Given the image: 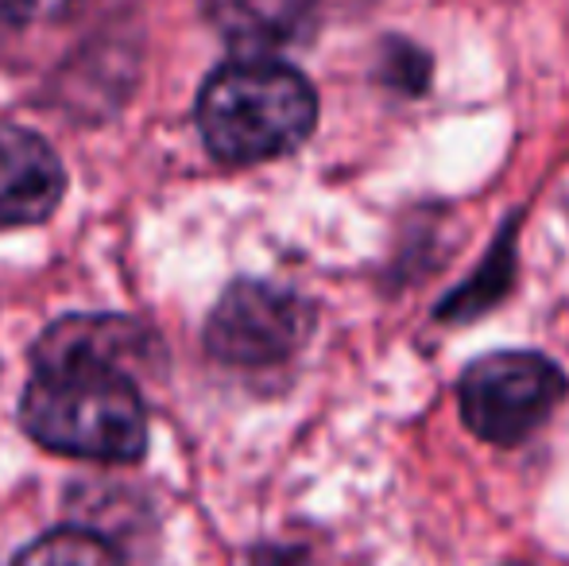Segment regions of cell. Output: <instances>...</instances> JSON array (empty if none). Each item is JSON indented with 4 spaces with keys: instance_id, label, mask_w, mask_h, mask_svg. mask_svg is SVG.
<instances>
[{
    "instance_id": "8992f818",
    "label": "cell",
    "mask_w": 569,
    "mask_h": 566,
    "mask_svg": "<svg viewBox=\"0 0 569 566\" xmlns=\"http://www.w3.org/2000/svg\"><path fill=\"white\" fill-rule=\"evenodd\" d=\"M210 23L244 54L299 43L315 23V0H206Z\"/></svg>"
},
{
    "instance_id": "8fae6325",
    "label": "cell",
    "mask_w": 569,
    "mask_h": 566,
    "mask_svg": "<svg viewBox=\"0 0 569 566\" xmlns=\"http://www.w3.org/2000/svg\"><path fill=\"white\" fill-rule=\"evenodd\" d=\"M78 0H0V20L4 23H47L74 12Z\"/></svg>"
},
{
    "instance_id": "277c9868",
    "label": "cell",
    "mask_w": 569,
    "mask_h": 566,
    "mask_svg": "<svg viewBox=\"0 0 569 566\" xmlns=\"http://www.w3.org/2000/svg\"><path fill=\"white\" fill-rule=\"evenodd\" d=\"M310 307L295 291L263 280H240L218 299L206 346L218 361L240 369L279 365L307 341Z\"/></svg>"
},
{
    "instance_id": "7a4b0ae2",
    "label": "cell",
    "mask_w": 569,
    "mask_h": 566,
    "mask_svg": "<svg viewBox=\"0 0 569 566\" xmlns=\"http://www.w3.org/2000/svg\"><path fill=\"white\" fill-rule=\"evenodd\" d=\"M318 98L287 62L244 54L218 67L198 93V129L221 163H263L310 137Z\"/></svg>"
},
{
    "instance_id": "52a82bcc",
    "label": "cell",
    "mask_w": 569,
    "mask_h": 566,
    "mask_svg": "<svg viewBox=\"0 0 569 566\" xmlns=\"http://www.w3.org/2000/svg\"><path fill=\"white\" fill-rule=\"evenodd\" d=\"M151 334L128 318H62L43 334L36 357H93L120 369L148 361Z\"/></svg>"
},
{
    "instance_id": "5b68a950",
    "label": "cell",
    "mask_w": 569,
    "mask_h": 566,
    "mask_svg": "<svg viewBox=\"0 0 569 566\" xmlns=\"http://www.w3.org/2000/svg\"><path fill=\"white\" fill-rule=\"evenodd\" d=\"M62 187L67 175L51 143L0 121V229L43 221L59 206Z\"/></svg>"
},
{
    "instance_id": "ba28073f",
    "label": "cell",
    "mask_w": 569,
    "mask_h": 566,
    "mask_svg": "<svg viewBox=\"0 0 569 566\" xmlns=\"http://www.w3.org/2000/svg\"><path fill=\"white\" fill-rule=\"evenodd\" d=\"M511 268H516V226H503V234L496 237L492 252L485 257L480 272L472 280H465L450 299L438 307V318H472L480 310L492 307L500 295H508Z\"/></svg>"
},
{
    "instance_id": "7c38bea8",
    "label": "cell",
    "mask_w": 569,
    "mask_h": 566,
    "mask_svg": "<svg viewBox=\"0 0 569 566\" xmlns=\"http://www.w3.org/2000/svg\"><path fill=\"white\" fill-rule=\"evenodd\" d=\"M263 566H291V563H287V555H271V563H263Z\"/></svg>"
},
{
    "instance_id": "30bf717a",
    "label": "cell",
    "mask_w": 569,
    "mask_h": 566,
    "mask_svg": "<svg viewBox=\"0 0 569 566\" xmlns=\"http://www.w3.org/2000/svg\"><path fill=\"white\" fill-rule=\"evenodd\" d=\"M427 75H430L427 54L415 51V47H407V43L391 47V59L383 62V78H388L391 86H399L403 93H419L422 86H427Z\"/></svg>"
},
{
    "instance_id": "9c48e42d",
    "label": "cell",
    "mask_w": 569,
    "mask_h": 566,
    "mask_svg": "<svg viewBox=\"0 0 569 566\" xmlns=\"http://www.w3.org/2000/svg\"><path fill=\"white\" fill-rule=\"evenodd\" d=\"M16 566H124L101 536L86 528H59L39 536Z\"/></svg>"
},
{
    "instance_id": "6da1fadb",
    "label": "cell",
    "mask_w": 569,
    "mask_h": 566,
    "mask_svg": "<svg viewBox=\"0 0 569 566\" xmlns=\"http://www.w3.org/2000/svg\"><path fill=\"white\" fill-rule=\"evenodd\" d=\"M20 419L39 446L74 458L132 461L148 446V411L128 369L93 357H36Z\"/></svg>"
},
{
    "instance_id": "3957f363",
    "label": "cell",
    "mask_w": 569,
    "mask_h": 566,
    "mask_svg": "<svg viewBox=\"0 0 569 566\" xmlns=\"http://www.w3.org/2000/svg\"><path fill=\"white\" fill-rule=\"evenodd\" d=\"M566 396V377L550 357L508 349L472 361L457 388L465 427L477 438L496 446H516L535 427L547 424V416Z\"/></svg>"
}]
</instances>
